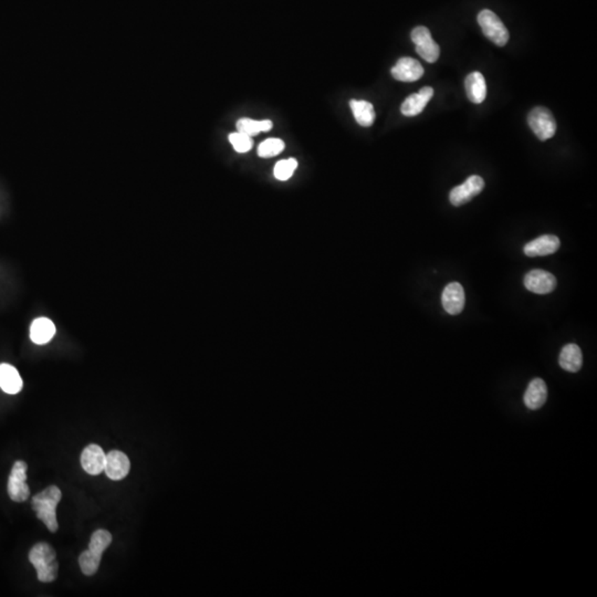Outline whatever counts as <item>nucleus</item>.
I'll list each match as a JSON object with an SVG mask.
<instances>
[{
	"label": "nucleus",
	"instance_id": "17",
	"mask_svg": "<svg viewBox=\"0 0 597 597\" xmlns=\"http://www.w3.org/2000/svg\"><path fill=\"white\" fill-rule=\"evenodd\" d=\"M467 97L469 100L476 104H480L487 97V85L484 76L480 72H472L469 74L465 81Z\"/></svg>",
	"mask_w": 597,
	"mask_h": 597
},
{
	"label": "nucleus",
	"instance_id": "22",
	"mask_svg": "<svg viewBox=\"0 0 597 597\" xmlns=\"http://www.w3.org/2000/svg\"><path fill=\"white\" fill-rule=\"evenodd\" d=\"M111 543H112V535H111L110 532L106 531V530H97L90 540L89 550L102 556L103 553L110 547Z\"/></svg>",
	"mask_w": 597,
	"mask_h": 597
},
{
	"label": "nucleus",
	"instance_id": "6",
	"mask_svg": "<svg viewBox=\"0 0 597 597\" xmlns=\"http://www.w3.org/2000/svg\"><path fill=\"white\" fill-rule=\"evenodd\" d=\"M27 463L18 461L11 469L8 480V495L13 501L24 503L30 496V489L27 484Z\"/></svg>",
	"mask_w": 597,
	"mask_h": 597
},
{
	"label": "nucleus",
	"instance_id": "2",
	"mask_svg": "<svg viewBox=\"0 0 597 597\" xmlns=\"http://www.w3.org/2000/svg\"><path fill=\"white\" fill-rule=\"evenodd\" d=\"M30 563L37 571L38 580L51 583L58 577L59 564L57 553L48 543H38L30 550Z\"/></svg>",
	"mask_w": 597,
	"mask_h": 597
},
{
	"label": "nucleus",
	"instance_id": "3",
	"mask_svg": "<svg viewBox=\"0 0 597 597\" xmlns=\"http://www.w3.org/2000/svg\"><path fill=\"white\" fill-rule=\"evenodd\" d=\"M478 24L482 27L484 36L498 47H505L508 43L510 38L508 29L493 11L488 9L480 11L478 15Z\"/></svg>",
	"mask_w": 597,
	"mask_h": 597
},
{
	"label": "nucleus",
	"instance_id": "26",
	"mask_svg": "<svg viewBox=\"0 0 597 597\" xmlns=\"http://www.w3.org/2000/svg\"><path fill=\"white\" fill-rule=\"evenodd\" d=\"M229 142L232 143L234 150L238 153H247L253 148V139L244 133H232L229 135Z\"/></svg>",
	"mask_w": 597,
	"mask_h": 597
},
{
	"label": "nucleus",
	"instance_id": "10",
	"mask_svg": "<svg viewBox=\"0 0 597 597\" xmlns=\"http://www.w3.org/2000/svg\"><path fill=\"white\" fill-rule=\"evenodd\" d=\"M129 469L131 463L125 454L119 450H112L106 454L104 471L111 480H122L129 475Z\"/></svg>",
	"mask_w": 597,
	"mask_h": 597
},
{
	"label": "nucleus",
	"instance_id": "25",
	"mask_svg": "<svg viewBox=\"0 0 597 597\" xmlns=\"http://www.w3.org/2000/svg\"><path fill=\"white\" fill-rule=\"evenodd\" d=\"M297 167V161L295 158H289L283 161L278 162L274 166V177L279 181H288L293 177V173Z\"/></svg>",
	"mask_w": 597,
	"mask_h": 597
},
{
	"label": "nucleus",
	"instance_id": "14",
	"mask_svg": "<svg viewBox=\"0 0 597 597\" xmlns=\"http://www.w3.org/2000/svg\"><path fill=\"white\" fill-rule=\"evenodd\" d=\"M434 95V89L430 87H425L421 89L419 93H414L409 95L404 102H402V113L405 116H416L423 112V108H426L427 103L430 101Z\"/></svg>",
	"mask_w": 597,
	"mask_h": 597
},
{
	"label": "nucleus",
	"instance_id": "12",
	"mask_svg": "<svg viewBox=\"0 0 597 597\" xmlns=\"http://www.w3.org/2000/svg\"><path fill=\"white\" fill-rule=\"evenodd\" d=\"M106 454L103 451L100 446L92 445L87 446L81 455L82 468L87 471V474L97 476L100 475L102 471H104L106 466Z\"/></svg>",
	"mask_w": 597,
	"mask_h": 597
},
{
	"label": "nucleus",
	"instance_id": "4",
	"mask_svg": "<svg viewBox=\"0 0 597 597\" xmlns=\"http://www.w3.org/2000/svg\"><path fill=\"white\" fill-rule=\"evenodd\" d=\"M528 123L540 141H547L554 136L556 122L550 110L543 106H537L528 115Z\"/></svg>",
	"mask_w": 597,
	"mask_h": 597
},
{
	"label": "nucleus",
	"instance_id": "8",
	"mask_svg": "<svg viewBox=\"0 0 597 597\" xmlns=\"http://www.w3.org/2000/svg\"><path fill=\"white\" fill-rule=\"evenodd\" d=\"M556 278L550 272L545 270H532L524 276V287L529 290L530 293H538V295H547L554 291L556 288Z\"/></svg>",
	"mask_w": 597,
	"mask_h": 597
},
{
	"label": "nucleus",
	"instance_id": "20",
	"mask_svg": "<svg viewBox=\"0 0 597 597\" xmlns=\"http://www.w3.org/2000/svg\"><path fill=\"white\" fill-rule=\"evenodd\" d=\"M350 106L353 115L360 127H370L373 125L375 111L372 103L364 100H351Z\"/></svg>",
	"mask_w": 597,
	"mask_h": 597
},
{
	"label": "nucleus",
	"instance_id": "1",
	"mask_svg": "<svg viewBox=\"0 0 597 597\" xmlns=\"http://www.w3.org/2000/svg\"><path fill=\"white\" fill-rule=\"evenodd\" d=\"M61 497V490L55 486H50L34 496L32 499V509L37 512L38 519L41 520L51 532L58 531L59 524L55 509L60 503Z\"/></svg>",
	"mask_w": 597,
	"mask_h": 597
},
{
	"label": "nucleus",
	"instance_id": "9",
	"mask_svg": "<svg viewBox=\"0 0 597 597\" xmlns=\"http://www.w3.org/2000/svg\"><path fill=\"white\" fill-rule=\"evenodd\" d=\"M465 302H466L465 290L461 283L451 282L446 286L442 295V303L447 314L451 316L461 314L465 308Z\"/></svg>",
	"mask_w": 597,
	"mask_h": 597
},
{
	"label": "nucleus",
	"instance_id": "23",
	"mask_svg": "<svg viewBox=\"0 0 597 597\" xmlns=\"http://www.w3.org/2000/svg\"><path fill=\"white\" fill-rule=\"evenodd\" d=\"M101 558L102 556L95 554L89 549L85 552H82L79 556V564L82 573L87 576L94 575L98 572L99 566H100Z\"/></svg>",
	"mask_w": 597,
	"mask_h": 597
},
{
	"label": "nucleus",
	"instance_id": "5",
	"mask_svg": "<svg viewBox=\"0 0 597 597\" xmlns=\"http://www.w3.org/2000/svg\"><path fill=\"white\" fill-rule=\"evenodd\" d=\"M412 40L416 45V52L429 64H434L440 55V45L435 43L428 28L423 26L416 27L412 31Z\"/></svg>",
	"mask_w": 597,
	"mask_h": 597
},
{
	"label": "nucleus",
	"instance_id": "15",
	"mask_svg": "<svg viewBox=\"0 0 597 597\" xmlns=\"http://www.w3.org/2000/svg\"><path fill=\"white\" fill-rule=\"evenodd\" d=\"M547 398V387L542 379H534L524 394V404L532 411L539 409L545 405Z\"/></svg>",
	"mask_w": 597,
	"mask_h": 597
},
{
	"label": "nucleus",
	"instance_id": "21",
	"mask_svg": "<svg viewBox=\"0 0 597 597\" xmlns=\"http://www.w3.org/2000/svg\"><path fill=\"white\" fill-rule=\"evenodd\" d=\"M238 132L253 137L258 135L260 132H269L274 127L270 120H263V121H255V120L248 119V118H242L238 120L236 123Z\"/></svg>",
	"mask_w": 597,
	"mask_h": 597
},
{
	"label": "nucleus",
	"instance_id": "19",
	"mask_svg": "<svg viewBox=\"0 0 597 597\" xmlns=\"http://www.w3.org/2000/svg\"><path fill=\"white\" fill-rule=\"evenodd\" d=\"M559 363L566 371L576 373L583 365V356L581 349L576 344H568L561 351Z\"/></svg>",
	"mask_w": 597,
	"mask_h": 597
},
{
	"label": "nucleus",
	"instance_id": "13",
	"mask_svg": "<svg viewBox=\"0 0 597 597\" xmlns=\"http://www.w3.org/2000/svg\"><path fill=\"white\" fill-rule=\"evenodd\" d=\"M560 239L553 234H545L524 246V253L528 257L552 255L560 249Z\"/></svg>",
	"mask_w": 597,
	"mask_h": 597
},
{
	"label": "nucleus",
	"instance_id": "18",
	"mask_svg": "<svg viewBox=\"0 0 597 597\" xmlns=\"http://www.w3.org/2000/svg\"><path fill=\"white\" fill-rule=\"evenodd\" d=\"M55 335V324L49 318H38L32 322L30 328V339L34 344H45L51 341Z\"/></svg>",
	"mask_w": 597,
	"mask_h": 597
},
{
	"label": "nucleus",
	"instance_id": "11",
	"mask_svg": "<svg viewBox=\"0 0 597 597\" xmlns=\"http://www.w3.org/2000/svg\"><path fill=\"white\" fill-rule=\"evenodd\" d=\"M394 79L402 82H415L423 76V68L419 61L402 57L392 69Z\"/></svg>",
	"mask_w": 597,
	"mask_h": 597
},
{
	"label": "nucleus",
	"instance_id": "16",
	"mask_svg": "<svg viewBox=\"0 0 597 597\" xmlns=\"http://www.w3.org/2000/svg\"><path fill=\"white\" fill-rule=\"evenodd\" d=\"M24 381L16 367L9 364H0V388L7 394H18L22 390Z\"/></svg>",
	"mask_w": 597,
	"mask_h": 597
},
{
	"label": "nucleus",
	"instance_id": "7",
	"mask_svg": "<svg viewBox=\"0 0 597 597\" xmlns=\"http://www.w3.org/2000/svg\"><path fill=\"white\" fill-rule=\"evenodd\" d=\"M484 188V181L478 175H472L463 185L455 187L449 192L450 203L456 207L465 205L479 195Z\"/></svg>",
	"mask_w": 597,
	"mask_h": 597
},
{
	"label": "nucleus",
	"instance_id": "24",
	"mask_svg": "<svg viewBox=\"0 0 597 597\" xmlns=\"http://www.w3.org/2000/svg\"><path fill=\"white\" fill-rule=\"evenodd\" d=\"M284 150V142L280 139H268L263 141L258 148V155L260 157L269 158L279 155Z\"/></svg>",
	"mask_w": 597,
	"mask_h": 597
}]
</instances>
